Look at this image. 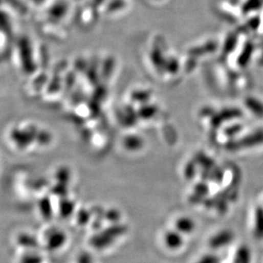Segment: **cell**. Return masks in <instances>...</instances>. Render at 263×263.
I'll return each mask as SVG.
<instances>
[{
    "instance_id": "1",
    "label": "cell",
    "mask_w": 263,
    "mask_h": 263,
    "mask_svg": "<svg viewBox=\"0 0 263 263\" xmlns=\"http://www.w3.org/2000/svg\"><path fill=\"white\" fill-rule=\"evenodd\" d=\"M127 228L124 225L114 223V225L104 229L91 238V245L96 249L106 248L113 244L119 236L126 233Z\"/></svg>"
},
{
    "instance_id": "2",
    "label": "cell",
    "mask_w": 263,
    "mask_h": 263,
    "mask_svg": "<svg viewBox=\"0 0 263 263\" xmlns=\"http://www.w3.org/2000/svg\"><path fill=\"white\" fill-rule=\"evenodd\" d=\"M263 143V132H256L248 137H243L236 142H228L226 147L230 151H238L246 147H256Z\"/></svg>"
},
{
    "instance_id": "3",
    "label": "cell",
    "mask_w": 263,
    "mask_h": 263,
    "mask_svg": "<svg viewBox=\"0 0 263 263\" xmlns=\"http://www.w3.org/2000/svg\"><path fill=\"white\" fill-rule=\"evenodd\" d=\"M234 239V234L233 232L228 229L220 231L215 233L210 238L209 246L213 250L223 248L229 246Z\"/></svg>"
},
{
    "instance_id": "4",
    "label": "cell",
    "mask_w": 263,
    "mask_h": 263,
    "mask_svg": "<svg viewBox=\"0 0 263 263\" xmlns=\"http://www.w3.org/2000/svg\"><path fill=\"white\" fill-rule=\"evenodd\" d=\"M47 239V249L49 251H55L63 246L66 241V235L61 232L51 229L46 234Z\"/></svg>"
},
{
    "instance_id": "5",
    "label": "cell",
    "mask_w": 263,
    "mask_h": 263,
    "mask_svg": "<svg viewBox=\"0 0 263 263\" xmlns=\"http://www.w3.org/2000/svg\"><path fill=\"white\" fill-rule=\"evenodd\" d=\"M10 137L11 139L15 142V144L21 148L28 147L34 141L33 135L31 134V132L28 129L27 130L19 129H13Z\"/></svg>"
},
{
    "instance_id": "6",
    "label": "cell",
    "mask_w": 263,
    "mask_h": 263,
    "mask_svg": "<svg viewBox=\"0 0 263 263\" xmlns=\"http://www.w3.org/2000/svg\"><path fill=\"white\" fill-rule=\"evenodd\" d=\"M254 235L257 239H263V207L257 206L255 210Z\"/></svg>"
},
{
    "instance_id": "7",
    "label": "cell",
    "mask_w": 263,
    "mask_h": 263,
    "mask_svg": "<svg viewBox=\"0 0 263 263\" xmlns=\"http://www.w3.org/2000/svg\"><path fill=\"white\" fill-rule=\"evenodd\" d=\"M165 244L170 249L176 250L183 245V238L178 231H170L165 234Z\"/></svg>"
},
{
    "instance_id": "8",
    "label": "cell",
    "mask_w": 263,
    "mask_h": 263,
    "mask_svg": "<svg viewBox=\"0 0 263 263\" xmlns=\"http://www.w3.org/2000/svg\"><path fill=\"white\" fill-rule=\"evenodd\" d=\"M176 228L180 233H190L194 230L195 223L191 218L181 217L177 221L176 223Z\"/></svg>"
},
{
    "instance_id": "9",
    "label": "cell",
    "mask_w": 263,
    "mask_h": 263,
    "mask_svg": "<svg viewBox=\"0 0 263 263\" xmlns=\"http://www.w3.org/2000/svg\"><path fill=\"white\" fill-rule=\"evenodd\" d=\"M28 130L31 132V134L33 135L34 141L41 145H47L51 142V136L43 132V130H38L36 127L31 126L28 128Z\"/></svg>"
},
{
    "instance_id": "10",
    "label": "cell",
    "mask_w": 263,
    "mask_h": 263,
    "mask_svg": "<svg viewBox=\"0 0 263 263\" xmlns=\"http://www.w3.org/2000/svg\"><path fill=\"white\" fill-rule=\"evenodd\" d=\"M75 205L71 200L66 198H61L59 203V212L62 217L67 218L73 214Z\"/></svg>"
},
{
    "instance_id": "11",
    "label": "cell",
    "mask_w": 263,
    "mask_h": 263,
    "mask_svg": "<svg viewBox=\"0 0 263 263\" xmlns=\"http://www.w3.org/2000/svg\"><path fill=\"white\" fill-rule=\"evenodd\" d=\"M233 263H251V250L248 246H241L238 248Z\"/></svg>"
},
{
    "instance_id": "12",
    "label": "cell",
    "mask_w": 263,
    "mask_h": 263,
    "mask_svg": "<svg viewBox=\"0 0 263 263\" xmlns=\"http://www.w3.org/2000/svg\"><path fill=\"white\" fill-rule=\"evenodd\" d=\"M38 207L41 214L46 220H50L52 217V206L51 201L49 197H43L38 202Z\"/></svg>"
},
{
    "instance_id": "13",
    "label": "cell",
    "mask_w": 263,
    "mask_h": 263,
    "mask_svg": "<svg viewBox=\"0 0 263 263\" xmlns=\"http://www.w3.org/2000/svg\"><path fill=\"white\" fill-rule=\"evenodd\" d=\"M124 147L129 151H137L142 148L143 146V142L141 137L137 136H129L125 137L124 142Z\"/></svg>"
},
{
    "instance_id": "14",
    "label": "cell",
    "mask_w": 263,
    "mask_h": 263,
    "mask_svg": "<svg viewBox=\"0 0 263 263\" xmlns=\"http://www.w3.org/2000/svg\"><path fill=\"white\" fill-rule=\"evenodd\" d=\"M18 244L26 248H38V242L37 238L29 234H20L18 237Z\"/></svg>"
},
{
    "instance_id": "15",
    "label": "cell",
    "mask_w": 263,
    "mask_h": 263,
    "mask_svg": "<svg viewBox=\"0 0 263 263\" xmlns=\"http://www.w3.org/2000/svg\"><path fill=\"white\" fill-rule=\"evenodd\" d=\"M56 180L57 182L62 184H69V180H70V171L69 169L66 167H61L57 170L56 172Z\"/></svg>"
},
{
    "instance_id": "16",
    "label": "cell",
    "mask_w": 263,
    "mask_h": 263,
    "mask_svg": "<svg viewBox=\"0 0 263 263\" xmlns=\"http://www.w3.org/2000/svg\"><path fill=\"white\" fill-rule=\"evenodd\" d=\"M51 192L52 194L56 195L58 197L66 198L67 195L69 193V191L67 189V185L62 184L58 182L56 186H54L51 189Z\"/></svg>"
},
{
    "instance_id": "17",
    "label": "cell",
    "mask_w": 263,
    "mask_h": 263,
    "mask_svg": "<svg viewBox=\"0 0 263 263\" xmlns=\"http://www.w3.org/2000/svg\"><path fill=\"white\" fill-rule=\"evenodd\" d=\"M91 214H92L91 211H89L85 209H80L77 214V220H78L79 225H86L91 219Z\"/></svg>"
},
{
    "instance_id": "18",
    "label": "cell",
    "mask_w": 263,
    "mask_h": 263,
    "mask_svg": "<svg viewBox=\"0 0 263 263\" xmlns=\"http://www.w3.org/2000/svg\"><path fill=\"white\" fill-rule=\"evenodd\" d=\"M105 219L112 223H117L120 219V213L116 209H111L105 212Z\"/></svg>"
},
{
    "instance_id": "19",
    "label": "cell",
    "mask_w": 263,
    "mask_h": 263,
    "mask_svg": "<svg viewBox=\"0 0 263 263\" xmlns=\"http://www.w3.org/2000/svg\"><path fill=\"white\" fill-rule=\"evenodd\" d=\"M43 259L36 254H28L23 256L20 263H42Z\"/></svg>"
},
{
    "instance_id": "20",
    "label": "cell",
    "mask_w": 263,
    "mask_h": 263,
    "mask_svg": "<svg viewBox=\"0 0 263 263\" xmlns=\"http://www.w3.org/2000/svg\"><path fill=\"white\" fill-rule=\"evenodd\" d=\"M195 175V161L189 162L185 168V176L188 179H192Z\"/></svg>"
},
{
    "instance_id": "21",
    "label": "cell",
    "mask_w": 263,
    "mask_h": 263,
    "mask_svg": "<svg viewBox=\"0 0 263 263\" xmlns=\"http://www.w3.org/2000/svg\"><path fill=\"white\" fill-rule=\"evenodd\" d=\"M196 263H219V259L215 255L207 254L202 256Z\"/></svg>"
},
{
    "instance_id": "22",
    "label": "cell",
    "mask_w": 263,
    "mask_h": 263,
    "mask_svg": "<svg viewBox=\"0 0 263 263\" xmlns=\"http://www.w3.org/2000/svg\"><path fill=\"white\" fill-rule=\"evenodd\" d=\"M78 261H79V263H93L91 256L88 253H82L79 256Z\"/></svg>"
}]
</instances>
